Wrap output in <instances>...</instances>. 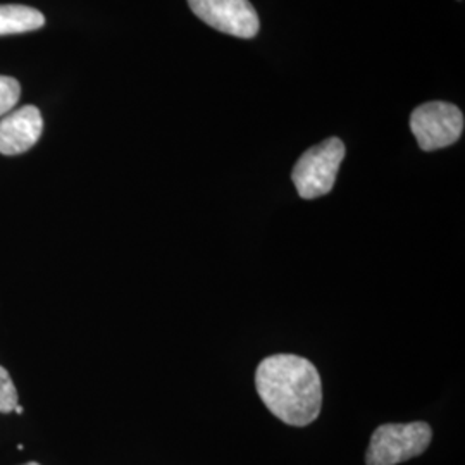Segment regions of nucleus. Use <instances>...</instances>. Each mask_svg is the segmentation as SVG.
Here are the masks:
<instances>
[{
  "label": "nucleus",
  "instance_id": "obj_1",
  "mask_svg": "<svg viewBox=\"0 0 465 465\" xmlns=\"http://www.w3.org/2000/svg\"><path fill=\"white\" fill-rule=\"evenodd\" d=\"M255 388L269 412L284 424L303 428L321 414V374L303 357L292 353L267 357L257 367Z\"/></svg>",
  "mask_w": 465,
  "mask_h": 465
},
{
  "label": "nucleus",
  "instance_id": "obj_2",
  "mask_svg": "<svg viewBox=\"0 0 465 465\" xmlns=\"http://www.w3.org/2000/svg\"><path fill=\"white\" fill-rule=\"evenodd\" d=\"M345 159V143L332 136L302 153L292 171V180L305 200L328 195L336 183L338 169Z\"/></svg>",
  "mask_w": 465,
  "mask_h": 465
},
{
  "label": "nucleus",
  "instance_id": "obj_3",
  "mask_svg": "<svg viewBox=\"0 0 465 465\" xmlns=\"http://www.w3.org/2000/svg\"><path fill=\"white\" fill-rule=\"evenodd\" d=\"M432 431L426 422L382 424L371 436L367 465H397L424 453L431 443Z\"/></svg>",
  "mask_w": 465,
  "mask_h": 465
},
{
  "label": "nucleus",
  "instance_id": "obj_4",
  "mask_svg": "<svg viewBox=\"0 0 465 465\" xmlns=\"http://www.w3.org/2000/svg\"><path fill=\"white\" fill-rule=\"evenodd\" d=\"M411 130L424 152L453 145L464 132L462 111L449 102H428L414 109Z\"/></svg>",
  "mask_w": 465,
  "mask_h": 465
},
{
  "label": "nucleus",
  "instance_id": "obj_5",
  "mask_svg": "<svg viewBox=\"0 0 465 465\" xmlns=\"http://www.w3.org/2000/svg\"><path fill=\"white\" fill-rule=\"evenodd\" d=\"M195 16L217 32L253 38L259 34L261 21L249 0H188Z\"/></svg>",
  "mask_w": 465,
  "mask_h": 465
},
{
  "label": "nucleus",
  "instance_id": "obj_6",
  "mask_svg": "<svg viewBox=\"0 0 465 465\" xmlns=\"http://www.w3.org/2000/svg\"><path fill=\"white\" fill-rule=\"evenodd\" d=\"M44 132V119L35 105H25L0 119V153L17 155L32 149Z\"/></svg>",
  "mask_w": 465,
  "mask_h": 465
},
{
  "label": "nucleus",
  "instance_id": "obj_7",
  "mask_svg": "<svg viewBox=\"0 0 465 465\" xmlns=\"http://www.w3.org/2000/svg\"><path fill=\"white\" fill-rule=\"evenodd\" d=\"M45 25V17L28 5H0V36L26 34L40 30Z\"/></svg>",
  "mask_w": 465,
  "mask_h": 465
},
{
  "label": "nucleus",
  "instance_id": "obj_8",
  "mask_svg": "<svg viewBox=\"0 0 465 465\" xmlns=\"http://www.w3.org/2000/svg\"><path fill=\"white\" fill-rule=\"evenodd\" d=\"M21 95V86L15 78L0 76V117L5 116L15 109Z\"/></svg>",
  "mask_w": 465,
  "mask_h": 465
},
{
  "label": "nucleus",
  "instance_id": "obj_9",
  "mask_svg": "<svg viewBox=\"0 0 465 465\" xmlns=\"http://www.w3.org/2000/svg\"><path fill=\"white\" fill-rule=\"evenodd\" d=\"M17 391L9 372L0 366V412L9 414L16 409Z\"/></svg>",
  "mask_w": 465,
  "mask_h": 465
},
{
  "label": "nucleus",
  "instance_id": "obj_10",
  "mask_svg": "<svg viewBox=\"0 0 465 465\" xmlns=\"http://www.w3.org/2000/svg\"><path fill=\"white\" fill-rule=\"evenodd\" d=\"M15 411H16V414H23V407H21V405H16Z\"/></svg>",
  "mask_w": 465,
  "mask_h": 465
},
{
  "label": "nucleus",
  "instance_id": "obj_11",
  "mask_svg": "<svg viewBox=\"0 0 465 465\" xmlns=\"http://www.w3.org/2000/svg\"><path fill=\"white\" fill-rule=\"evenodd\" d=\"M25 465H40V464H38V462H28V464H25Z\"/></svg>",
  "mask_w": 465,
  "mask_h": 465
}]
</instances>
